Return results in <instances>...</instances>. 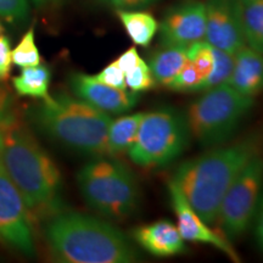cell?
Here are the masks:
<instances>
[{"mask_svg": "<svg viewBox=\"0 0 263 263\" xmlns=\"http://www.w3.org/2000/svg\"><path fill=\"white\" fill-rule=\"evenodd\" d=\"M0 167L22 195L32 222L60 211V170L17 112L0 136Z\"/></svg>", "mask_w": 263, "mask_h": 263, "instance_id": "obj_1", "label": "cell"}, {"mask_svg": "<svg viewBox=\"0 0 263 263\" xmlns=\"http://www.w3.org/2000/svg\"><path fill=\"white\" fill-rule=\"evenodd\" d=\"M44 236L51 255L65 263H134L140 254L126 233L110 222L76 211L45 219Z\"/></svg>", "mask_w": 263, "mask_h": 263, "instance_id": "obj_2", "label": "cell"}, {"mask_svg": "<svg viewBox=\"0 0 263 263\" xmlns=\"http://www.w3.org/2000/svg\"><path fill=\"white\" fill-rule=\"evenodd\" d=\"M210 149L180 163L172 179L189 205L203 221L212 224L229 186L250 160L261 153V141L257 137H246Z\"/></svg>", "mask_w": 263, "mask_h": 263, "instance_id": "obj_3", "label": "cell"}, {"mask_svg": "<svg viewBox=\"0 0 263 263\" xmlns=\"http://www.w3.org/2000/svg\"><path fill=\"white\" fill-rule=\"evenodd\" d=\"M28 117L43 136L80 155L107 156L111 115L82 99L58 93L31 108Z\"/></svg>", "mask_w": 263, "mask_h": 263, "instance_id": "obj_4", "label": "cell"}, {"mask_svg": "<svg viewBox=\"0 0 263 263\" xmlns=\"http://www.w3.org/2000/svg\"><path fill=\"white\" fill-rule=\"evenodd\" d=\"M84 202L100 216L122 221L138 211L139 184L126 163L112 156L93 157L77 174Z\"/></svg>", "mask_w": 263, "mask_h": 263, "instance_id": "obj_5", "label": "cell"}, {"mask_svg": "<svg viewBox=\"0 0 263 263\" xmlns=\"http://www.w3.org/2000/svg\"><path fill=\"white\" fill-rule=\"evenodd\" d=\"M254 98L228 84L202 91L186 111L192 137L203 147L227 144L254 107Z\"/></svg>", "mask_w": 263, "mask_h": 263, "instance_id": "obj_6", "label": "cell"}, {"mask_svg": "<svg viewBox=\"0 0 263 263\" xmlns=\"http://www.w3.org/2000/svg\"><path fill=\"white\" fill-rule=\"evenodd\" d=\"M192 138L186 115L173 106H161L144 114L127 154L143 168H163L183 155Z\"/></svg>", "mask_w": 263, "mask_h": 263, "instance_id": "obj_7", "label": "cell"}, {"mask_svg": "<svg viewBox=\"0 0 263 263\" xmlns=\"http://www.w3.org/2000/svg\"><path fill=\"white\" fill-rule=\"evenodd\" d=\"M263 192V155L252 157L229 186L219 206L216 221L229 241L250 228Z\"/></svg>", "mask_w": 263, "mask_h": 263, "instance_id": "obj_8", "label": "cell"}, {"mask_svg": "<svg viewBox=\"0 0 263 263\" xmlns=\"http://www.w3.org/2000/svg\"><path fill=\"white\" fill-rule=\"evenodd\" d=\"M0 242L20 254H34L33 222L18 189L0 167Z\"/></svg>", "mask_w": 263, "mask_h": 263, "instance_id": "obj_9", "label": "cell"}, {"mask_svg": "<svg viewBox=\"0 0 263 263\" xmlns=\"http://www.w3.org/2000/svg\"><path fill=\"white\" fill-rule=\"evenodd\" d=\"M161 47H185L205 41V3L188 0L170 8L159 22Z\"/></svg>", "mask_w": 263, "mask_h": 263, "instance_id": "obj_10", "label": "cell"}, {"mask_svg": "<svg viewBox=\"0 0 263 263\" xmlns=\"http://www.w3.org/2000/svg\"><path fill=\"white\" fill-rule=\"evenodd\" d=\"M168 194L171 206L177 217V228L185 241L213 246L233 261H240L232 242L223 234L210 228L209 223L203 221L202 217L189 205L173 179L168 182Z\"/></svg>", "mask_w": 263, "mask_h": 263, "instance_id": "obj_11", "label": "cell"}, {"mask_svg": "<svg viewBox=\"0 0 263 263\" xmlns=\"http://www.w3.org/2000/svg\"><path fill=\"white\" fill-rule=\"evenodd\" d=\"M205 41L234 55L245 47L238 0H206Z\"/></svg>", "mask_w": 263, "mask_h": 263, "instance_id": "obj_12", "label": "cell"}, {"mask_svg": "<svg viewBox=\"0 0 263 263\" xmlns=\"http://www.w3.org/2000/svg\"><path fill=\"white\" fill-rule=\"evenodd\" d=\"M70 88L74 97L108 115L126 114L140 100V93L116 89L99 82L95 76L82 72L71 74Z\"/></svg>", "mask_w": 263, "mask_h": 263, "instance_id": "obj_13", "label": "cell"}, {"mask_svg": "<svg viewBox=\"0 0 263 263\" xmlns=\"http://www.w3.org/2000/svg\"><path fill=\"white\" fill-rule=\"evenodd\" d=\"M132 236L141 249L155 257H173L188 251L178 228L167 219L137 227Z\"/></svg>", "mask_w": 263, "mask_h": 263, "instance_id": "obj_14", "label": "cell"}, {"mask_svg": "<svg viewBox=\"0 0 263 263\" xmlns=\"http://www.w3.org/2000/svg\"><path fill=\"white\" fill-rule=\"evenodd\" d=\"M227 84L246 97L263 91V55L248 45L234 54V66Z\"/></svg>", "mask_w": 263, "mask_h": 263, "instance_id": "obj_15", "label": "cell"}, {"mask_svg": "<svg viewBox=\"0 0 263 263\" xmlns=\"http://www.w3.org/2000/svg\"><path fill=\"white\" fill-rule=\"evenodd\" d=\"M188 62V48L161 47L151 55L147 65L155 78L156 84L167 87V84L179 73Z\"/></svg>", "mask_w": 263, "mask_h": 263, "instance_id": "obj_16", "label": "cell"}, {"mask_svg": "<svg viewBox=\"0 0 263 263\" xmlns=\"http://www.w3.org/2000/svg\"><path fill=\"white\" fill-rule=\"evenodd\" d=\"M144 114L124 115L111 121L107 134V156L117 157L129 151L137 138Z\"/></svg>", "mask_w": 263, "mask_h": 263, "instance_id": "obj_17", "label": "cell"}, {"mask_svg": "<svg viewBox=\"0 0 263 263\" xmlns=\"http://www.w3.org/2000/svg\"><path fill=\"white\" fill-rule=\"evenodd\" d=\"M117 16L130 41L139 47H149L159 32V21L150 12L143 10H117Z\"/></svg>", "mask_w": 263, "mask_h": 263, "instance_id": "obj_18", "label": "cell"}, {"mask_svg": "<svg viewBox=\"0 0 263 263\" xmlns=\"http://www.w3.org/2000/svg\"><path fill=\"white\" fill-rule=\"evenodd\" d=\"M238 2L246 45L263 55V0Z\"/></svg>", "mask_w": 263, "mask_h": 263, "instance_id": "obj_19", "label": "cell"}, {"mask_svg": "<svg viewBox=\"0 0 263 263\" xmlns=\"http://www.w3.org/2000/svg\"><path fill=\"white\" fill-rule=\"evenodd\" d=\"M51 82V70L49 66L39 64L32 67L22 68L21 74L12 78L16 93L21 97L44 99L49 98V87Z\"/></svg>", "mask_w": 263, "mask_h": 263, "instance_id": "obj_20", "label": "cell"}, {"mask_svg": "<svg viewBox=\"0 0 263 263\" xmlns=\"http://www.w3.org/2000/svg\"><path fill=\"white\" fill-rule=\"evenodd\" d=\"M212 51L213 59H215L213 68L209 77H206L199 85L196 93H202V91L210 90L212 88L227 84L230 74H232L233 66H234V55L215 47H212Z\"/></svg>", "mask_w": 263, "mask_h": 263, "instance_id": "obj_21", "label": "cell"}, {"mask_svg": "<svg viewBox=\"0 0 263 263\" xmlns=\"http://www.w3.org/2000/svg\"><path fill=\"white\" fill-rule=\"evenodd\" d=\"M42 62V57L35 43L34 28L31 27L12 50V64L18 67H32Z\"/></svg>", "mask_w": 263, "mask_h": 263, "instance_id": "obj_22", "label": "cell"}, {"mask_svg": "<svg viewBox=\"0 0 263 263\" xmlns=\"http://www.w3.org/2000/svg\"><path fill=\"white\" fill-rule=\"evenodd\" d=\"M188 60L194 65L203 81L211 73L213 68V51L212 45L206 41L194 43L188 47Z\"/></svg>", "mask_w": 263, "mask_h": 263, "instance_id": "obj_23", "label": "cell"}, {"mask_svg": "<svg viewBox=\"0 0 263 263\" xmlns=\"http://www.w3.org/2000/svg\"><path fill=\"white\" fill-rule=\"evenodd\" d=\"M201 77L194 65L188 60L179 73L167 84L166 88L178 93H196L197 88L201 84Z\"/></svg>", "mask_w": 263, "mask_h": 263, "instance_id": "obj_24", "label": "cell"}, {"mask_svg": "<svg viewBox=\"0 0 263 263\" xmlns=\"http://www.w3.org/2000/svg\"><path fill=\"white\" fill-rule=\"evenodd\" d=\"M124 76H126L127 88H129L132 91H137V93L149 91L157 85L155 78L151 73L149 65L145 61L141 62L134 70L128 72Z\"/></svg>", "mask_w": 263, "mask_h": 263, "instance_id": "obj_25", "label": "cell"}, {"mask_svg": "<svg viewBox=\"0 0 263 263\" xmlns=\"http://www.w3.org/2000/svg\"><path fill=\"white\" fill-rule=\"evenodd\" d=\"M28 14V0H0V17L9 24L25 22Z\"/></svg>", "mask_w": 263, "mask_h": 263, "instance_id": "obj_26", "label": "cell"}, {"mask_svg": "<svg viewBox=\"0 0 263 263\" xmlns=\"http://www.w3.org/2000/svg\"><path fill=\"white\" fill-rule=\"evenodd\" d=\"M95 78H97L99 82H101V83L110 85V87L116 88V89H127L126 76H124L123 71L120 68V66H118L116 60L111 62V64H108L106 67L103 68L98 74H95Z\"/></svg>", "mask_w": 263, "mask_h": 263, "instance_id": "obj_27", "label": "cell"}, {"mask_svg": "<svg viewBox=\"0 0 263 263\" xmlns=\"http://www.w3.org/2000/svg\"><path fill=\"white\" fill-rule=\"evenodd\" d=\"M16 114L14 108V101L10 91L0 84V136L9 121L14 117Z\"/></svg>", "mask_w": 263, "mask_h": 263, "instance_id": "obj_28", "label": "cell"}, {"mask_svg": "<svg viewBox=\"0 0 263 263\" xmlns=\"http://www.w3.org/2000/svg\"><path fill=\"white\" fill-rule=\"evenodd\" d=\"M12 65L11 43L6 35L0 34V81H6L10 77Z\"/></svg>", "mask_w": 263, "mask_h": 263, "instance_id": "obj_29", "label": "cell"}, {"mask_svg": "<svg viewBox=\"0 0 263 263\" xmlns=\"http://www.w3.org/2000/svg\"><path fill=\"white\" fill-rule=\"evenodd\" d=\"M116 61L118 66H120L121 70L123 71V73L126 74L132 70H134V68H136L138 65H140L144 60L141 59L139 52L137 50V48L132 47L129 49H127V50L124 51Z\"/></svg>", "mask_w": 263, "mask_h": 263, "instance_id": "obj_30", "label": "cell"}, {"mask_svg": "<svg viewBox=\"0 0 263 263\" xmlns=\"http://www.w3.org/2000/svg\"><path fill=\"white\" fill-rule=\"evenodd\" d=\"M116 10H143L160 0H107Z\"/></svg>", "mask_w": 263, "mask_h": 263, "instance_id": "obj_31", "label": "cell"}, {"mask_svg": "<svg viewBox=\"0 0 263 263\" xmlns=\"http://www.w3.org/2000/svg\"><path fill=\"white\" fill-rule=\"evenodd\" d=\"M255 238L258 248L263 252V192L255 213Z\"/></svg>", "mask_w": 263, "mask_h": 263, "instance_id": "obj_32", "label": "cell"}, {"mask_svg": "<svg viewBox=\"0 0 263 263\" xmlns=\"http://www.w3.org/2000/svg\"><path fill=\"white\" fill-rule=\"evenodd\" d=\"M32 2L35 6L42 8V6H45V5H51V4H55V3H60L62 0H32Z\"/></svg>", "mask_w": 263, "mask_h": 263, "instance_id": "obj_33", "label": "cell"}, {"mask_svg": "<svg viewBox=\"0 0 263 263\" xmlns=\"http://www.w3.org/2000/svg\"><path fill=\"white\" fill-rule=\"evenodd\" d=\"M0 32H2V25H0Z\"/></svg>", "mask_w": 263, "mask_h": 263, "instance_id": "obj_34", "label": "cell"}, {"mask_svg": "<svg viewBox=\"0 0 263 263\" xmlns=\"http://www.w3.org/2000/svg\"><path fill=\"white\" fill-rule=\"evenodd\" d=\"M101 2H107V0H101Z\"/></svg>", "mask_w": 263, "mask_h": 263, "instance_id": "obj_35", "label": "cell"}]
</instances>
